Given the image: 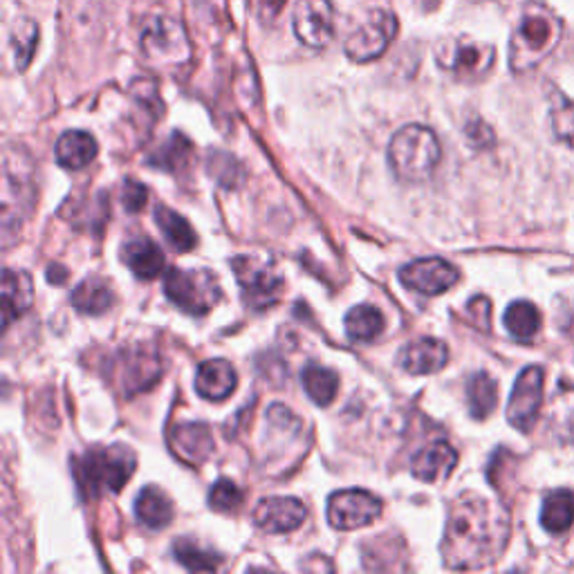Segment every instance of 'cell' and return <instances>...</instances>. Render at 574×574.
I'll list each match as a JSON object with an SVG mask.
<instances>
[{
    "label": "cell",
    "instance_id": "6da1fadb",
    "mask_svg": "<svg viewBox=\"0 0 574 574\" xmlns=\"http://www.w3.org/2000/svg\"><path fill=\"white\" fill-rule=\"evenodd\" d=\"M509 543V514L498 503L467 492L449 507L443 538L445 563L454 570H481L501 558Z\"/></svg>",
    "mask_w": 574,
    "mask_h": 574
},
{
    "label": "cell",
    "instance_id": "7a4b0ae2",
    "mask_svg": "<svg viewBox=\"0 0 574 574\" xmlns=\"http://www.w3.org/2000/svg\"><path fill=\"white\" fill-rule=\"evenodd\" d=\"M563 19L538 0L523 6L509 39V68L516 75L538 68L563 39Z\"/></svg>",
    "mask_w": 574,
    "mask_h": 574
},
{
    "label": "cell",
    "instance_id": "3957f363",
    "mask_svg": "<svg viewBox=\"0 0 574 574\" xmlns=\"http://www.w3.org/2000/svg\"><path fill=\"white\" fill-rule=\"evenodd\" d=\"M441 158V141L426 126H404L388 144V165L404 182H424L438 169Z\"/></svg>",
    "mask_w": 574,
    "mask_h": 574
},
{
    "label": "cell",
    "instance_id": "277c9868",
    "mask_svg": "<svg viewBox=\"0 0 574 574\" xmlns=\"http://www.w3.org/2000/svg\"><path fill=\"white\" fill-rule=\"evenodd\" d=\"M135 454L128 447H97L86 452L77 465V483L90 498L103 494H117L135 472Z\"/></svg>",
    "mask_w": 574,
    "mask_h": 574
},
{
    "label": "cell",
    "instance_id": "5b68a950",
    "mask_svg": "<svg viewBox=\"0 0 574 574\" xmlns=\"http://www.w3.org/2000/svg\"><path fill=\"white\" fill-rule=\"evenodd\" d=\"M141 57L156 68H180L191 59V41L180 21L167 14H151L139 34Z\"/></svg>",
    "mask_w": 574,
    "mask_h": 574
},
{
    "label": "cell",
    "instance_id": "8992f818",
    "mask_svg": "<svg viewBox=\"0 0 574 574\" xmlns=\"http://www.w3.org/2000/svg\"><path fill=\"white\" fill-rule=\"evenodd\" d=\"M165 293L169 301L191 317H205L222 297L220 285L209 269H169L165 276Z\"/></svg>",
    "mask_w": 574,
    "mask_h": 574
},
{
    "label": "cell",
    "instance_id": "52a82bcc",
    "mask_svg": "<svg viewBox=\"0 0 574 574\" xmlns=\"http://www.w3.org/2000/svg\"><path fill=\"white\" fill-rule=\"evenodd\" d=\"M438 66L461 81H478L496 63V48L467 37L443 39L436 48Z\"/></svg>",
    "mask_w": 574,
    "mask_h": 574
},
{
    "label": "cell",
    "instance_id": "ba28073f",
    "mask_svg": "<svg viewBox=\"0 0 574 574\" xmlns=\"http://www.w3.org/2000/svg\"><path fill=\"white\" fill-rule=\"evenodd\" d=\"M397 34V17L388 10H373L346 39V57L355 63L379 59Z\"/></svg>",
    "mask_w": 574,
    "mask_h": 574
},
{
    "label": "cell",
    "instance_id": "9c48e42d",
    "mask_svg": "<svg viewBox=\"0 0 574 574\" xmlns=\"http://www.w3.org/2000/svg\"><path fill=\"white\" fill-rule=\"evenodd\" d=\"M243 299L251 310L271 308L283 295V276L267 263L240 256L234 260Z\"/></svg>",
    "mask_w": 574,
    "mask_h": 574
},
{
    "label": "cell",
    "instance_id": "30bf717a",
    "mask_svg": "<svg viewBox=\"0 0 574 574\" xmlns=\"http://www.w3.org/2000/svg\"><path fill=\"white\" fill-rule=\"evenodd\" d=\"M293 26L304 46L324 50L335 39V8L330 0H297Z\"/></svg>",
    "mask_w": 574,
    "mask_h": 574
},
{
    "label": "cell",
    "instance_id": "8fae6325",
    "mask_svg": "<svg viewBox=\"0 0 574 574\" xmlns=\"http://www.w3.org/2000/svg\"><path fill=\"white\" fill-rule=\"evenodd\" d=\"M543 368L527 366L516 377L509 404H507V419L521 434H530L532 426L536 424L541 402H543Z\"/></svg>",
    "mask_w": 574,
    "mask_h": 574
},
{
    "label": "cell",
    "instance_id": "7c38bea8",
    "mask_svg": "<svg viewBox=\"0 0 574 574\" xmlns=\"http://www.w3.org/2000/svg\"><path fill=\"white\" fill-rule=\"evenodd\" d=\"M382 514V501L364 489H344L328 501V521L335 530L350 532L370 525Z\"/></svg>",
    "mask_w": 574,
    "mask_h": 574
},
{
    "label": "cell",
    "instance_id": "4fadbf2b",
    "mask_svg": "<svg viewBox=\"0 0 574 574\" xmlns=\"http://www.w3.org/2000/svg\"><path fill=\"white\" fill-rule=\"evenodd\" d=\"M461 278V271L443 260V258H419L413 263H406L399 269V280L410 287V290L426 295V297H438L454 287Z\"/></svg>",
    "mask_w": 574,
    "mask_h": 574
},
{
    "label": "cell",
    "instance_id": "5bb4252c",
    "mask_svg": "<svg viewBox=\"0 0 574 574\" xmlns=\"http://www.w3.org/2000/svg\"><path fill=\"white\" fill-rule=\"evenodd\" d=\"M308 516L299 498H265L254 509V523L267 534H290L304 525Z\"/></svg>",
    "mask_w": 574,
    "mask_h": 574
},
{
    "label": "cell",
    "instance_id": "9a60e30c",
    "mask_svg": "<svg viewBox=\"0 0 574 574\" xmlns=\"http://www.w3.org/2000/svg\"><path fill=\"white\" fill-rule=\"evenodd\" d=\"M397 359L410 375H434L449 364V348L438 339H419L404 346Z\"/></svg>",
    "mask_w": 574,
    "mask_h": 574
},
{
    "label": "cell",
    "instance_id": "2e32d148",
    "mask_svg": "<svg viewBox=\"0 0 574 574\" xmlns=\"http://www.w3.org/2000/svg\"><path fill=\"white\" fill-rule=\"evenodd\" d=\"M456 465H458L456 449L445 441H436L426 445L413 458V476L424 483H443L452 476Z\"/></svg>",
    "mask_w": 574,
    "mask_h": 574
},
{
    "label": "cell",
    "instance_id": "e0dca14e",
    "mask_svg": "<svg viewBox=\"0 0 574 574\" xmlns=\"http://www.w3.org/2000/svg\"><path fill=\"white\" fill-rule=\"evenodd\" d=\"M171 445L176 454L191 465H200L214 454V436L207 424L187 422L176 426L171 434Z\"/></svg>",
    "mask_w": 574,
    "mask_h": 574
},
{
    "label": "cell",
    "instance_id": "ac0fdd59",
    "mask_svg": "<svg viewBox=\"0 0 574 574\" xmlns=\"http://www.w3.org/2000/svg\"><path fill=\"white\" fill-rule=\"evenodd\" d=\"M34 304V285L28 271L6 269L3 274V324L10 328Z\"/></svg>",
    "mask_w": 574,
    "mask_h": 574
},
{
    "label": "cell",
    "instance_id": "d6986e66",
    "mask_svg": "<svg viewBox=\"0 0 574 574\" xmlns=\"http://www.w3.org/2000/svg\"><path fill=\"white\" fill-rule=\"evenodd\" d=\"M236 384H238L236 370L227 359H209V362H202L198 368L196 390L209 402L227 399L234 393Z\"/></svg>",
    "mask_w": 574,
    "mask_h": 574
},
{
    "label": "cell",
    "instance_id": "ffe728a7",
    "mask_svg": "<svg viewBox=\"0 0 574 574\" xmlns=\"http://www.w3.org/2000/svg\"><path fill=\"white\" fill-rule=\"evenodd\" d=\"M119 364H121L119 377L123 382L126 393L149 388L160 377V359L156 355H149L144 348L128 350Z\"/></svg>",
    "mask_w": 574,
    "mask_h": 574
},
{
    "label": "cell",
    "instance_id": "44dd1931",
    "mask_svg": "<svg viewBox=\"0 0 574 574\" xmlns=\"http://www.w3.org/2000/svg\"><path fill=\"white\" fill-rule=\"evenodd\" d=\"M123 263L137 278H158L165 269V254L151 238H132L123 247Z\"/></svg>",
    "mask_w": 574,
    "mask_h": 574
},
{
    "label": "cell",
    "instance_id": "7402d4cb",
    "mask_svg": "<svg viewBox=\"0 0 574 574\" xmlns=\"http://www.w3.org/2000/svg\"><path fill=\"white\" fill-rule=\"evenodd\" d=\"M99 154L97 139L86 130H68L57 141V160L66 169H83Z\"/></svg>",
    "mask_w": 574,
    "mask_h": 574
},
{
    "label": "cell",
    "instance_id": "603a6c76",
    "mask_svg": "<svg viewBox=\"0 0 574 574\" xmlns=\"http://www.w3.org/2000/svg\"><path fill=\"white\" fill-rule=\"evenodd\" d=\"M75 310H79L81 315H103L106 310H110V306L115 304V293L108 280L99 278V276H90L86 280H81L75 293L70 297Z\"/></svg>",
    "mask_w": 574,
    "mask_h": 574
},
{
    "label": "cell",
    "instance_id": "cb8c5ba5",
    "mask_svg": "<svg viewBox=\"0 0 574 574\" xmlns=\"http://www.w3.org/2000/svg\"><path fill=\"white\" fill-rule=\"evenodd\" d=\"M135 516L151 530H162L174 521V503L158 487H144L135 498Z\"/></svg>",
    "mask_w": 574,
    "mask_h": 574
},
{
    "label": "cell",
    "instance_id": "d4e9b609",
    "mask_svg": "<svg viewBox=\"0 0 574 574\" xmlns=\"http://www.w3.org/2000/svg\"><path fill=\"white\" fill-rule=\"evenodd\" d=\"M574 523V494L570 489L552 492L541 507V525L550 534H563Z\"/></svg>",
    "mask_w": 574,
    "mask_h": 574
},
{
    "label": "cell",
    "instance_id": "484cf974",
    "mask_svg": "<svg viewBox=\"0 0 574 574\" xmlns=\"http://www.w3.org/2000/svg\"><path fill=\"white\" fill-rule=\"evenodd\" d=\"M156 222L162 229V234L167 236L169 245L178 251H191L196 247V234L194 227L189 225L187 218H182L180 214H176L169 207H158L156 209Z\"/></svg>",
    "mask_w": 574,
    "mask_h": 574
},
{
    "label": "cell",
    "instance_id": "4316f807",
    "mask_svg": "<svg viewBox=\"0 0 574 574\" xmlns=\"http://www.w3.org/2000/svg\"><path fill=\"white\" fill-rule=\"evenodd\" d=\"M505 328L518 342H530L541 330V313L530 301H514L505 310Z\"/></svg>",
    "mask_w": 574,
    "mask_h": 574
},
{
    "label": "cell",
    "instance_id": "83f0119b",
    "mask_svg": "<svg viewBox=\"0 0 574 574\" xmlns=\"http://www.w3.org/2000/svg\"><path fill=\"white\" fill-rule=\"evenodd\" d=\"M384 330V315L373 306H357L346 315V335L355 342H375Z\"/></svg>",
    "mask_w": 574,
    "mask_h": 574
},
{
    "label": "cell",
    "instance_id": "f1b7e54d",
    "mask_svg": "<svg viewBox=\"0 0 574 574\" xmlns=\"http://www.w3.org/2000/svg\"><path fill=\"white\" fill-rule=\"evenodd\" d=\"M550 123L556 139L574 149V101L554 86H550Z\"/></svg>",
    "mask_w": 574,
    "mask_h": 574
},
{
    "label": "cell",
    "instance_id": "f546056e",
    "mask_svg": "<svg viewBox=\"0 0 574 574\" xmlns=\"http://www.w3.org/2000/svg\"><path fill=\"white\" fill-rule=\"evenodd\" d=\"M304 388L308 390V395L315 404L328 406L339 393V377L335 370H330L326 366L310 364L304 370Z\"/></svg>",
    "mask_w": 574,
    "mask_h": 574
},
{
    "label": "cell",
    "instance_id": "4dcf8cb0",
    "mask_svg": "<svg viewBox=\"0 0 574 574\" xmlns=\"http://www.w3.org/2000/svg\"><path fill=\"white\" fill-rule=\"evenodd\" d=\"M467 402H469V413L476 419H485L498 404V386L487 373H476L472 375L467 384Z\"/></svg>",
    "mask_w": 574,
    "mask_h": 574
},
{
    "label": "cell",
    "instance_id": "1f68e13d",
    "mask_svg": "<svg viewBox=\"0 0 574 574\" xmlns=\"http://www.w3.org/2000/svg\"><path fill=\"white\" fill-rule=\"evenodd\" d=\"M37 43H39V26L28 19L17 21L12 37H10V52H12V63L17 70H26L30 66Z\"/></svg>",
    "mask_w": 574,
    "mask_h": 574
},
{
    "label": "cell",
    "instance_id": "d6a6232c",
    "mask_svg": "<svg viewBox=\"0 0 574 574\" xmlns=\"http://www.w3.org/2000/svg\"><path fill=\"white\" fill-rule=\"evenodd\" d=\"M174 556L191 572H216L220 567V556L189 538H180L174 545Z\"/></svg>",
    "mask_w": 574,
    "mask_h": 574
},
{
    "label": "cell",
    "instance_id": "836d02e7",
    "mask_svg": "<svg viewBox=\"0 0 574 574\" xmlns=\"http://www.w3.org/2000/svg\"><path fill=\"white\" fill-rule=\"evenodd\" d=\"M191 156V141L180 135V132H174L169 141H165L162 147L149 158V165L156 167V169H165V171H171L176 174L178 169H182L187 165Z\"/></svg>",
    "mask_w": 574,
    "mask_h": 574
},
{
    "label": "cell",
    "instance_id": "e575fe53",
    "mask_svg": "<svg viewBox=\"0 0 574 574\" xmlns=\"http://www.w3.org/2000/svg\"><path fill=\"white\" fill-rule=\"evenodd\" d=\"M209 505L216 509V512H234L243 505V492L238 489L236 483L227 481V478H220L218 483H214L211 492H209Z\"/></svg>",
    "mask_w": 574,
    "mask_h": 574
},
{
    "label": "cell",
    "instance_id": "d590c367",
    "mask_svg": "<svg viewBox=\"0 0 574 574\" xmlns=\"http://www.w3.org/2000/svg\"><path fill=\"white\" fill-rule=\"evenodd\" d=\"M147 196H149L147 187H141L135 180H128L126 187H123V207L130 214H137V211H141L144 205H147Z\"/></svg>",
    "mask_w": 574,
    "mask_h": 574
},
{
    "label": "cell",
    "instance_id": "8d00e7d4",
    "mask_svg": "<svg viewBox=\"0 0 574 574\" xmlns=\"http://www.w3.org/2000/svg\"><path fill=\"white\" fill-rule=\"evenodd\" d=\"M467 135H469L474 147H481V149H483V147H492V141H494L492 128H489L487 123H483V121L469 123V126H467Z\"/></svg>",
    "mask_w": 574,
    "mask_h": 574
},
{
    "label": "cell",
    "instance_id": "74e56055",
    "mask_svg": "<svg viewBox=\"0 0 574 574\" xmlns=\"http://www.w3.org/2000/svg\"><path fill=\"white\" fill-rule=\"evenodd\" d=\"M469 315L474 317V321H476L483 330H487V328H489V315H492V304H489V299H485V297L472 299V301H469Z\"/></svg>",
    "mask_w": 574,
    "mask_h": 574
},
{
    "label": "cell",
    "instance_id": "f35d334b",
    "mask_svg": "<svg viewBox=\"0 0 574 574\" xmlns=\"http://www.w3.org/2000/svg\"><path fill=\"white\" fill-rule=\"evenodd\" d=\"M287 0H258V12H260V19L265 23H274L278 19V14L283 12Z\"/></svg>",
    "mask_w": 574,
    "mask_h": 574
}]
</instances>
